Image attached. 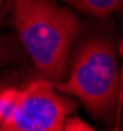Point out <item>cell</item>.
Returning a JSON list of instances; mask_svg holds the SVG:
<instances>
[{"label":"cell","mask_w":123,"mask_h":131,"mask_svg":"<svg viewBox=\"0 0 123 131\" xmlns=\"http://www.w3.org/2000/svg\"><path fill=\"white\" fill-rule=\"evenodd\" d=\"M114 131H122V130H120V127H119V125H117V126H115Z\"/></svg>","instance_id":"8"},{"label":"cell","mask_w":123,"mask_h":131,"mask_svg":"<svg viewBox=\"0 0 123 131\" xmlns=\"http://www.w3.org/2000/svg\"><path fill=\"white\" fill-rule=\"evenodd\" d=\"M66 78L52 83L56 91L75 96L92 117L113 123L122 106V75L110 39L91 36L82 42L69 60Z\"/></svg>","instance_id":"2"},{"label":"cell","mask_w":123,"mask_h":131,"mask_svg":"<svg viewBox=\"0 0 123 131\" xmlns=\"http://www.w3.org/2000/svg\"><path fill=\"white\" fill-rule=\"evenodd\" d=\"M23 60V51L18 39L10 35H0V66Z\"/></svg>","instance_id":"5"},{"label":"cell","mask_w":123,"mask_h":131,"mask_svg":"<svg viewBox=\"0 0 123 131\" xmlns=\"http://www.w3.org/2000/svg\"><path fill=\"white\" fill-rule=\"evenodd\" d=\"M9 84L4 83V82H0V121H2V95H3V92L4 90L8 87Z\"/></svg>","instance_id":"7"},{"label":"cell","mask_w":123,"mask_h":131,"mask_svg":"<svg viewBox=\"0 0 123 131\" xmlns=\"http://www.w3.org/2000/svg\"><path fill=\"white\" fill-rule=\"evenodd\" d=\"M64 131H95L88 123L78 116H69L64 125Z\"/></svg>","instance_id":"6"},{"label":"cell","mask_w":123,"mask_h":131,"mask_svg":"<svg viewBox=\"0 0 123 131\" xmlns=\"http://www.w3.org/2000/svg\"><path fill=\"white\" fill-rule=\"evenodd\" d=\"M10 24L39 75L53 84L62 82L80 31L77 16L53 0H16Z\"/></svg>","instance_id":"1"},{"label":"cell","mask_w":123,"mask_h":131,"mask_svg":"<svg viewBox=\"0 0 123 131\" xmlns=\"http://www.w3.org/2000/svg\"><path fill=\"white\" fill-rule=\"evenodd\" d=\"M80 13L97 18H105L122 9V0H62Z\"/></svg>","instance_id":"4"},{"label":"cell","mask_w":123,"mask_h":131,"mask_svg":"<svg viewBox=\"0 0 123 131\" xmlns=\"http://www.w3.org/2000/svg\"><path fill=\"white\" fill-rule=\"evenodd\" d=\"M2 2H3V0H0V5H2Z\"/></svg>","instance_id":"9"},{"label":"cell","mask_w":123,"mask_h":131,"mask_svg":"<svg viewBox=\"0 0 123 131\" xmlns=\"http://www.w3.org/2000/svg\"><path fill=\"white\" fill-rule=\"evenodd\" d=\"M78 103L39 78L20 88L12 114L0 122V131H64L65 121Z\"/></svg>","instance_id":"3"}]
</instances>
